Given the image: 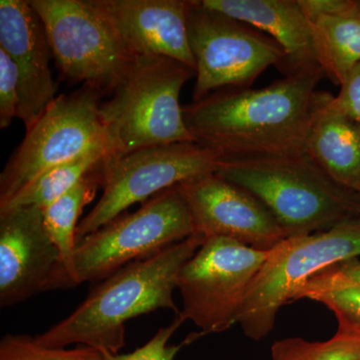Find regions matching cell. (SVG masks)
<instances>
[{"label":"cell","mask_w":360,"mask_h":360,"mask_svg":"<svg viewBox=\"0 0 360 360\" xmlns=\"http://www.w3.org/2000/svg\"><path fill=\"white\" fill-rule=\"evenodd\" d=\"M309 298L321 303L333 311L338 321V328L360 333V285L335 284L321 288H302L295 300Z\"/></svg>","instance_id":"22"},{"label":"cell","mask_w":360,"mask_h":360,"mask_svg":"<svg viewBox=\"0 0 360 360\" xmlns=\"http://www.w3.org/2000/svg\"><path fill=\"white\" fill-rule=\"evenodd\" d=\"M58 251L45 231L42 210H0V305L11 307L46 291Z\"/></svg>","instance_id":"14"},{"label":"cell","mask_w":360,"mask_h":360,"mask_svg":"<svg viewBox=\"0 0 360 360\" xmlns=\"http://www.w3.org/2000/svg\"><path fill=\"white\" fill-rule=\"evenodd\" d=\"M189 44L195 60L193 103L225 89H248L270 66L283 65L276 40L252 26L191 0Z\"/></svg>","instance_id":"10"},{"label":"cell","mask_w":360,"mask_h":360,"mask_svg":"<svg viewBox=\"0 0 360 360\" xmlns=\"http://www.w3.org/2000/svg\"><path fill=\"white\" fill-rule=\"evenodd\" d=\"M136 56H165L195 71L187 13L191 0H89Z\"/></svg>","instance_id":"15"},{"label":"cell","mask_w":360,"mask_h":360,"mask_svg":"<svg viewBox=\"0 0 360 360\" xmlns=\"http://www.w3.org/2000/svg\"><path fill=\"white\" fill-rule=\"evenodd\" d=\"M322 70L284 77L262 89L217 90L184 106L196 142L222 158L305 153L316 87Z\"/></svg>","instance_id":"1"},{"label":"cell","mask_w":360,"mask_h":360,"mask_svg":"<svg viewBox=\"0 0 360 360\" xmlns=\"http://www.w3.org/2000/svg\"><path fill=\"white\" fill-rule=\"evenodd\" d=\"M202 6L252 26L276 40L284 51L283 77L322 70L311 23L297 0H200ZM323 71V70H322Z\"/></svg>","instance_id":"16"},{"label":"cell","mask_w":360,"mask_h":360,"mask_svg":"<svg viewBox=\"0 0 360 360\" xmlns=\"http://www.w3.org/2000/svg\"><path fill=\"white\" fill-rule=\"evenodd\" d=\"M110 156H113L110 148H97L51 168L23 187L11 200L0 205V210L18 206H37L40 210H44Z\"/></svg>","instance_id":"20"},{"label":"cell","mask_w":360,"mask_h":360,"mask_svg":"<svg viewBox=\"0 0 360 360\" xmlns=\"http://www.w3.org/2000/svg\"><path fill=\"white\" fill-rule=\"evenodd\" d=\"M333 104L360 125V63L343 79L340 94L333 97Z\"/></svg>","instance_id":"26"},{"label":"cell","mask_w":360,"mask_h":360,"mask_svg":"<svg viewBox=\"0 0 360 360\" xmlns=\"http://www.w3.org/2000/svg\"><path fill=\"white\" fill-rule=\"evenodd\" d=\"M343 283L360 285V260L357 258L328 267L311 277L302 288H321Z\"/></svg>","instance_id":"27"},{"label":"cell","mask_w":360,"mask_h":360,"mask_svg":"<svg viewBox=\"0 0 360 360\" xmlns=\"http://www.w3.org/2000/svg\"><path fill=\"white\" fill-rule=\"evenodd\" d=\"M176 188L191 212L195 233L205 238L233 239L270 250L288 238L262 201L215 172L187 180Z\"/></svg>","instance_id":"12"},{"label":"cell","mask_w":360,"mask_h":360,"mask_svg":"<svg viewBox=\"0 0 360 360\" xmlns=\"http://www.w3.org/2000/svg\"><path fill=\"white\" fill-rule=\"evenodd\" d=\"M360 255V217L328 231L290 236L270 250L236 316L250 340L266 338L276 315L311 277Z\"/></svg>","instance_id":"5"},{"label":"cell","mask_w":360,"mask_h":360,"mask_svg":"<svg viewBox=\"0 0 360 360\" xmlns=\"http://www.w3.org/2000/svg\"><path fill=\"white\" fill-rule=\"evenodd\" d=\"M270 250H257L233 239H203L177 277L184 302L180 314L200 328L201 335L231 328Z\"/></svg>","instance_id":"11"},{"label":"cell","mask_w":360,"mask_h":360,"mask_svg":"<svg viewBox=\"0 0 360 360\" xmlns=\"http://www.w3.org/2000/svg\"><path fill=\"white\" fill-rule=\"evenodd\" d=\"M316 90L305 153L341 186L360 194V125Z\"/></svg>","instance_id":"17"},{"label":"cell","mask_w":360,"mask_h":360,"mask_svg":"<svg viewBox=\"0 0 360 360\" xmlns=\"http://www.w3.org/2000/svg\"><path fill=\"white\" fill-rule=\"evenodd\" d=\"M0 360H105L103 352L84 347L65 349L42 347L27 335H6L0 341Z\"/></svg>","instance_id":"23"},{"label":"cell","mask_w":360,"mask_h":360,"mask_svg":"<svg viewBox=\"0 0 360 360\" xmlns=\"http://www.w3.org/2000/svg\"><path fill=\"white\" fill-rule=\"evenodd\" d=\"M215 174L262 201L288 238L360 217V194L335 182L307 153L222 158Z\"/></svg>","instance_id":"3"},{"label":"cell","mask_w":360,"mask_h":360,"mask_svg":"<svg viewBox=\"0 0 360 360\" xmlns=\"http://www.w3.org/2000/svg\"><path fill=\"white\" fill-rule=\"evenodd\" d=\"M203 236L194 233L165 250L122 267L90 291L66 319L35 336L45 347L82 345L117 354L125 345V323L158 309L174 310L180 270L195 255Z\"/></svg>","instance_id":"2"},{"label":"cell","mask_w":360,"mask_h":360,"mask_svg":"<svg viewBox=\"0 0 360 360\" xmlns=\"http://www.w3.org/2000/svg\"><path fill=\"white\" fill-rule=\"evenodd\" d=\"M46 30L61 77L112 94L139 56L89 0H30Z\"/></svg>","instance_id":"6"},{"label":"cell","mask_w":360,"mask_h":360,"mask_svg":"<svg viewBox=\"0 0 360 360\" xmlns=\"http://www.w3.org/2000/svg\"><path fill=\"white\" fill-rule=\"evenodd\" d=\"M222 155L200 142L148 146L104 163L103 193L78 224L77 243L122 215L129 206L146 202L156 194L217 172Z\"/></svg>","instance_id":"8"},{"label":"cell","mask_w":360,"mask_h":360,"mask_svg":"<svg viewBox=\"0 0 360 360\" xmlns=\"http://www.w3.org/2000/svg\"><path fill=\"white\" fill-rule=\"evenodd\" d=\"M271 360H360V333L338 328L324 341L284 338L272 345Z\"/></svg>","instance_id":"21"},{"label":"cell","mask_w":360,"mask_h":360,"mask_svg":"<svg viewBox=\"0 0 360 360\" xmlns=\"http://www.w3.org/2000/svg\"><path fill=\"white\" fill-rule=\"evenodd\" d=\"M195 233L176 186L156 194L139 210L122 214L77 243L78 283L103 281L127 264L146 259Z\"/></svg>","instance_id":"9"},{"label":"cell","mask_w":360,"mask_h":360,"mask_svg":"<svg viewBox=\"0 0 360 360\" xmlns=\"http://www.w3.org/2000/svg\"><path fill=\"white\" fill-rule=\"evenodd\" d=\"M103 94L89 85L54 99L13 151L0 174V205L51 168L97 148H110L101 122Z\"/></svg>","instance_id":"7"},{"label":"cell","mask_w":360,"mask_h":360,"mask_svg":"<svg viewBox=\"0 0 360 360\" xmlns=\"http://www.w3.org/2000/svg\"><path fill=\"white\" fill-rule=\"evenodd\" d=\"M105 161L85 175L70 191L42 210L45 231L58 251V266L46 291L75 288L79 284L75 270L78 220L85 206L96 198L98 187L103 186Z\"/></svg>","instance_id":"18"},{"label":"cell","mask_w":360,"mask_h":360,"mask_svg":"<svg viewBox=\"0 0 360 360\" xmlns=\"http://www.w3.org/2000/svg\"><path fill=\"white\" fill-rule=\"evenodd\" d=\"M195 71L165 56H139L110 101L99 106L113 156L148 146L195 141L180 92Z\"/></svg>","instance_id":"4"},{"label":"cell","mask_w":360,"mask_h":360,"mask_svg":"<svg viewBox=\"0 0 360 360\" xmlns=\"http://www.w3.org/2000/svg\"><path fill=\"white\" fill-rule=\"evenodd\" d=\"M186 319L181 314L175 316L174 321L167 326V328H160L158 333L153 335L142 347L136 348L134 352L127 354H113L108 352H103L104 359L105 360H174L175 356L181 350V348L186 345H188L189 341H193L198 338V335L191 336L187 340H184L181 345H168L172 336L186 322Z\"/></svg>","instance_id":"24"},{"label":"cell","mask_w":360,"mask_h":360,"mask_svg":"<svg viewBox=\"0 0 360 360\" xmlns=\"http://www.w3.org/2000/svg\"><path fill=\"white\" fill-rule=\"evenodd\" d=\"M0 49L18 70V118L30 129L58 97V84L52 77L46 30L30 0L0 1Z\"/></svg>","instance_id":"13"},{"label":"cell","mask_w":360,"mask_h":360,"mask_svg":"<svg viewBox=\"0 0 360 360\" xmlns=\"http://www.w3.org/2000/svg\"><path fill=\"white\" fill-rule=\"evenodd\" d=\"M310 23L319 65L340 86L360 63V0H333L330 8Z\"/></svg>","instance_id":"19"},{"label":"cell","mask_w":360,"mask_h":360,"mask_svg":"<svg viewBox=\"0 0 360 360\" xmlns=\"http://www.w3.org/2000/svg\"><path fill=\"white\" fill-rule=\"evenodd\" d=\"M18 70L6 52L0 49V129H6L18 117Z\"/></svg>","instance_id":"25"}]
</instances>
